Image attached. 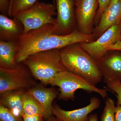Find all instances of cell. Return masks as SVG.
Here are the masks:
<instances>
[{"mask_svg":"<svg viewBox=\"0 0 121 121\" xmlns=\"http://www.w3.org/2000/svg\"><path fill=\"white\" fill-rule=\"evenodd\" d=\"M96 39L93 33L86 35L78 29L66 35H56L53 31V24H47L22 35L18 42L19 50L16 60L19 63L29 56L37 52L61 49L71 44L90 43Z\"/></svg>","mask_w":121,"mask_h":121,"instance_id":"6da1fadb","label":"cell"},{"mask_svg":"<svg viewBox=\"0 0 121 121\" xmlns=\"http://www.w3.org/2000/svg\"><path fill=\"white\" fill-rule=\"evenodd\" d=\"M61 60L66 70L82 77L94 86L102 81L103 76L96 61L79 43L60 49Z\"/></svg>","mask_w":121,"mask_h":121,"instance_id":"7a4b0ae2","label":"cell"},{"mask_svg":"<svg viewBox=\"0 0 121 121\" xmlns=\"http://www.w3.org/2000/svg\"><path fill=\"white\" fill-rule=\"evenodd\" d=\"M60 50L37 52L29 56L23 62L33 77L44 86L50 85L58 74L66 70L61 60Z\"/></svg>","mask_w":121,"mask_h":121,"instance_id":"3957f363","label":"cell"},{"mask_svg":"<svg viewBox=\"0 0 121 121\" xmlns=\"http://www.w3.org/2000/svg\"><path fill=\"white\" fill-rule=\"evenodd\" d=\"M52 86L59 88L58 99L64 101L75 98V94L78 90L82 89L88 93H97L103 99L107 97L106 88L100 89L94 86L83 78L71 72L65 70L58 74L50 83Z\"/></svg>","mask_w":121,"mask_h":121,"instance_id":"277c9868","label":"cell"},{"mask_svg":"<svg viewBox=\"0 0 121 121\" xmlns=\"http://www.w3.org/2000/svg\"><path fill=\"white\" fill-rule=\"evenodd\" d=\"M56 15L55 5L38 1L30 8L18 13L13 17L21 22L24 26V33H26L47 24L54 25L56 21L54 17Z\"/></svg>","mask_w":121,"mask_h":121,"instance_id":"5b68a950","label":"cell"},{"mask_svg":"<svg viewBox=\"0 0 121 121\" xmlns=\"http://www.w3.org/2000/svg\"><path fill=\"white\" fill-rule=\"evenodd\" d=\"M23 62L12 69L0 67V94L13 91H26L37 84Z\"/></svg>","mask_w":121,"mask_h":121,"instance_id":"8992f818","label":"cell"},{"mask_svg":"<svg viewBox=\"0 0 121 121\" xmlns=\"http://www.w3.org/2000/svg\"><path fill=\"white\" fill-rule=\"evenodd\" d=\"M79 44L95 61L109 51L121 52V24L111 26L94 41Z\"/></svg>","mask_w":121,"mask_h":121,"instance_id":"52a82bcc","label":"cell"},{"mask_svg":"<svg viewBox=\"0 0 121 121\" xmlns=\"http://www.w3.org/2000/svg\"><path fill=\"white\" fill-rule=\"evenodd\" d=\"M76 0H55L56 15L53 31L59 35H66L77 30L75 18Z\"/></svg>","mask_w":121,"mask_h":121,"instance_id":"ba28073f","label":"cell"},{"mask_svg":"<svg viewBox=\"0 0 121 121\" xmlns=\"http://www.w3.org/2000/svg\"><path fill=\"white\" fill-rule=\"evenodd\" d=\"M97 0H76L75 18L77 29L86 35L93 34L98 8Z\"/></svg>","mask_w":121,"mask_h":121,"instance_id":"9c48e42d","label":"cell"},{"mask_svg":"<svg viewBox=\"0 0 121 121\" xmlns=\"http://www.w3.org/2000/svg\"><path fill=\"white\" fill-rule=\"evenodd\" d=\"M96 62L104 82H121V52L109 51Z\"/></svg>","mask_w":121,"mask_h":121,"instance_id":"30bf717a","label":"cell"},{"mask_svg":"<svg viewBox=\"0 0 121 121\" xmlns=\"http://www.w3.org/2000/svg\"><path fill=\"white\" fill-rule=\"evenodd\" d=\"M100 105V100L97 97L91 98L87 105L74 110H64L54 103L52 106V114L62 121H88L89 114L99 108Z\"/></svg>","mask_w":121,"mask_h":121,"instance_id":"8fae6325","label":"cell"},{"mask_svg":"<svg viewBox=\"0 0 121 121\" xmlns=\"http://www.w3.org/2000/svg\"><path fill=\"white\" fill-rule=\"evenodd\" d=\"M121 24V0H111L102 14L93 33L97 39L108 29Z\"/></svg>","mask_w":121,"mask_h":121,"instance_id":"7c38bea8","label":"cell"},{"mask_svg":"<svg viewBox=\"0 0 121 121\" xmlns=\"http://www.w3.org/2000/svg\"><path fill=\"white\" fill-rule=\"evenodd\" d=\"M24 33V27L20 21L0 14V41L18 42Z\"/></svg>","mask_w":121,"mask_h":121,"instance_id":"4fadbf2b","label":"cell"},{"mask_svg":"<svg viewBox=\"0 0 121 121\" xmlns=\"http://www.w3.org/2000/svg\"><path fill=\"white\" fill-rule=\"evenodd\" d=\"M44 86L41 83L37 84L27 91L41 106L48 119L52 114V102L54 99L58 97L59 92L54 86L48 88Z\"/></svg>","mask_w":121,"mask_h":121,"instance_id":"5bb4252c","label":"cell"},{"mask_svg":"<svg viewBox=\"0 0 121 121\" xmlns=\"http://www.w3.org/2000/svg\"><path fill=\"white\" fill-rule=\"evenodd\" d=\"M25 92L13 91L0 94V104L6 107L15 117L23 119V99Z\"/></svg>","mask_w":121,"mask_h":121,"instance_id":"9a60e30c","label":"cell"},{"mask_svg":"<svg viewBox=\"0 0 121 121\" xmlns=\"http://www.w3.org/2000/svg\"><path fill=\"white\" fill-rule=\"evenodd\" d=\"M19 50L18 42L0 41V67L12 69L18 63L16 57Z\"/></svg>","mask_w":121,"mask_h":121,"instance_id":"2e32d148","label":"cell"},{"mask_svg":"<svg viewBox=\"0 0 121 121\" xmlns=\"http://www.w3.org/2000/svg\"><path fill=\"white\" fill-rule=\"evenodd\" d=\"M39 115L45 119L47 117L43 108L37 101L26 91L23 99V115Z\"/></svg>","mask_w":121,"mask_h":121,"instance_id":"e0dca14e","label":"cell"},{"mask_svg":"<svg viewBox=\"0 0 121 121\" xmlns=\"http://www.w3.org/2000/svg\"><path fill=\"white\" fill-rule=\"evenodd\" d=\"M38 1L39 0H12L10 2L8 16L9 17L12 18L18 13L30 8ZM52 1L55 5V0Z\"/></svg>","mask_w":121,"mask_h":121,"instance_id":"ac0fdd59","label":"cell"},{"mask_svg":"<svg viewBox=\"0 0 121 121\" xmlns=\"http://www.w3.org/2000/svg\"><path fill=\"white\" fill-rule=\"evenodd\" d=\"M115 107L114 100L111 98L107 97L100 121H115Z\"/></svg>","mask_w":121,"mask_h":121,"instance_id":"d6986e66","label":"cell"},{"mask_svg":"<svg viewBox=\"0 0 121 121\" xmlns=\"http://www.w3.org/2000/svg\"><path fill=\"white\" fill-rule=\"evenodd\" d=\"M106 87L116 95L117 105H121V82L108 81L106 82Z\"/></svg>","mask_w":121,"mask_h":121,"instance_id":"ffe728a7","label":"cell"},{"mask_svg":"<svg viewBox=\"0 0 121 121\" xmlns=\"http://www.w3.org/2000/svg\"><path fill=\"white\" fill-rule=\"evenodd\" d=\"M0 121H23L17 118L7 109L0 104Z\"/></svg>","mask_w":121,"mask_h":121,"instance_id":"44dd1931","label":"cell"},{"mask_svg":"<svg viewBox=\"0 0 121 121\" xmlns=\"http://www.w3.org/2000/svg\"><path fill=\"white\" fill-rule=\"evenodd\" d=\"M99 4L98 8L94 22V25L97 26L98 23L102 14L108 7L111 0H97Z\"/></svg>","mask_w":121,"mask_h":121,"instance_id":"7402d4cb","label":"cell"},{"mask_svg":"<svg viewBox=\"0 0 121 121\" xmlns=\"http://www.w3.org/2000/svg\"><path fill=\"white\" fill-rule=\"evenodd\" d=\"M12 0H0V12L1 14L8 16L10 2Z\"/></svg>","mask_w":121,"mask_h":121,"instance_id":"603a6c76","label":"cell"},{"mask_svg":"<svg viewBox=\"0 0 121 121\" xmlns=\"http://www.w3.org/2000/svg\"><path fill=\"white\" fill-rule=\"evenodd\" d=\"M23 121H44L45 119L43 117L39 115H23Z\"/></svg>","mask_w":121,"mask_h":121,"instance_id":"cb8c5ba5","label":"cell"},{"mask_svg":"<svg viewBox=\"0 0 121 121\" xmlns=\"http://www.w3.org/2000/svg\"><path fill=\"white\" fill-rule=\"evenodd\" d=\"M115 121H121V105H117L116 106Z\"/></svg>","mask_w":121,"mask_h":121,"instance_id":"d4e9b609","label":"cell"},{"mask_svg":"<svg viewBox=\"0 0 121 121\" xmlns=\"http://www.w3.org/2000/svg\"><path fill=\"white\" fill-rule=\"evenodd\" d=\"M98 115L97 113L92 114L90 115L88 121H98Z\"/></svg>","mask_w":121,"mask_h":121,"instance_id":"484cf974","label":"cell"},{"mask_svg":"<svg viewBox=\"0 0 121 121\" xmlns=\"http://www.w3.org/2000/svg\"><path fill=\"white\" fill-rule=\"evenodd\" d=\"M46 120H47L46 121H62L59 119L58 118H57V117H56L55 116H54L53 114L51 115Z\"/></svg>","mask_w":121,"mask_h":121,"instance_id":"4316f807","label":"cell"}]
</instances>
